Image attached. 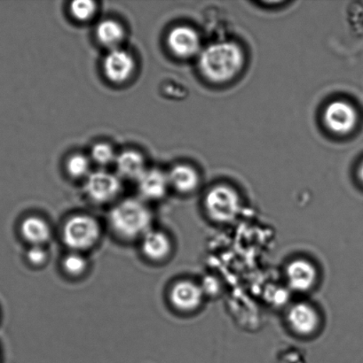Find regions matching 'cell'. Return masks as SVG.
I'll list each match as a JSON object with an SVG mask.
<instances>
[{"instance_id":"1","label":"cell","mask_w":363,"mask_h":363,"mask_svg":"<svg viewBox=\"0 0 363 363\" xmlns=\"http://www.w3.org/2000/svg\"><path fill=\"white\" fill-rule=\"evenodd\" d=\"M244 53L233 42L217 43L207 46L199 55V69L206 79L224 84L233 79L244 65Z\"/></svg>"},{"instance_id":"2","label":"cell","mask_w":363,"mask_h":363,"mask_svg":"<svg viewBox=\"0 0 363 363\" xmlns=\"http://www.w3.org/2000/svg\"><path fill=\"white\" fill-rule=\"evenodd\" d=\"M109 223L120 237L133 240L151 230L152 215L140 199H127L114 206L109 213Z\"/></svg>"},{"instance_id":"3","label":"cell","mask_w":363,"mask_h":363,"mask_svg":"<svg viewBox=\"0 0 363 363\" xmlns=\"http://www.w3.org/2000/svg\"><path fill=\"white\" fill-rule=\"evenodd\" d=\"M205 208L210 218L215 222H233L241 212L240 196L233 188L227 185H217L206 194Z\"/></svg>"},{"instance_id":"4","label":"cell","mask_w":363,"mask_h":363,"mask_svg":"<svg viewBox=\"0 0 363 363\" xmlns=\"http://www.w3.org/2000/svg\"><path fill=\"white\" fill-rule=\"evenodd\" d=\"M101 227L94 217L77 215L71 217L64 225V243L75 251L87 250L97 243Z\"/></svg>"},{"instance_id":"5","label":"cell","mask_w":363,"mask_h":363,"mask_svg":"<svg viewBox=\"0 0 363 363\" xmlns=\"http://www.w3.org/2000/svg\"><path fill=\"white\" fill-rule=\"evenodd\" d=\"M323 119L332 133L346 135L357 126L358 115L357 110L350 103L336 101L327 106Z\"/></svg>"},{"instance_id":"6","label":"cell","mask_w":363,"mask_h":363,"mask_svg":"<svg viewBox=\"0 0 363 363\" xmlns=\"http://www.w3.org/2000/svg\"><path fill=\"white\" fill-rule=\"evenodd\" d=\"M287 322L298 335L307 337L315 334L321 325L318 309L308 302H298L287 313Z\"/></svg>"},{"instance_id":"7","label":"cell","mask_w":363,"mask_h":363,"mask_svg":"<svg viewBox=\"0 0 363 363\" xmlns=\"http://www.w3.org/2000/svg\"><path fill=\"white\" fill-rule=\"evenodd\" d=\"M107 79L113 84H124L133 76L135 62L130 52L121 48L109 50L102 63Z\"/></svg>"},{"instance_id":"8","label":"cell","mask_w":363,"mask_h":363,"mask_svg":"<svg viewBox=\"0 0 363 363\" xmlns=\"http://www.w3.org/2000/svg\"><path fill=\"white\" fill-rule=\"evenodd\" d=\"M121 191L119 177L106 172L89 174L85 184V191L95 202L105 203L112 201Z\"/></svg>"},{"instance_id":"9","label":"cell","mask_w":363,"mask_h":363,"mask_svg":"<svg viewBox=\"0 0 363 363\" xmlns=\"http://www.w3.org/2000/svg\"><path fill=\"white\" fill-rule=\"evenodd\" d=\"M286 277L288 286L297 293H308L318 281V270L311 262L297 259L286 267Z\"/></svg>"},{"instance_id":"10","label":"cell","mask_w":363,"mask_h":363,"mask_svg":"<svg viewBox=\"0 0 363 363\" xmlns=\"http://www.w3.org/2000/svg\"><path fill=\"white\" fill-rule=\"evenodd\" d=\"M167 45L179 58H191L201 52V41L197 32L188 26H178L169 32Z\"/></svg>"},{"instance_id":"11","label":"cell","mask_w":363,"mask_h":363,"mask_svg":"<svg viewBox=\"0 0 363 363\" xmlns=\"http://www.w3.org/2000/svg\"><path fill=\"white\" fill-rule=\"evenodd\" d=\"M200 284L190 280L180 281L170 290V301L174 308L183 312H193L200 308L204 301Z\"/></svg>"},{"instance_id":"12","label":"cell","mask_w":363,"mask_h":363,"mask_svg":"<svg viewBox=\"0 0 363 363\" xmlns=\"http://www.w3.org/2000/svg\"><path fill=\"white\" fill-rule=\"evenodd\" d=\"M137 183L141 197L151 201L162 199L170 185L168 176L158 169H146Z\"/></svg>"},{"instance_id":"13","label":"cell","mask_w":363,"mask_h":363,"mask_svg":"<svg viewBox=\"0 0 363 363\" xmlns=\"http://www.w3.org/2000/svg\"><path fill=\"white\" fill-rule=\"evenodd\" d=\"M141 248L149 259L161 261L170 255L172 243L166 233L151 230L142 236Z\"/></svg>"},{"instance_id":"14","label":"cell","mask_w":363,"mask_h":363,"mask_svg":"<svg viewBox=\"0 0 363 363\" xmlns=\"http://www.w3.org/2000/svg\"><path fill=\"white\" fill-rule=\"evenodd\" d=\"M116 167L124 179L138 180L146 170L143 156L134 150H126L117 155Z\"/></svg>"},{"instance_id":"15","label":"cell","mask_w":363,"mask_h":363,"mask_svg":"<svg viewBox=\"0 0 363 363\" xmlns=\"http://www.w3.org/2000/svg\"><path fill=\"white\" fill-rule=\"evenodd\" d=\"M170 186L181 194H190L199 185V176L192 167L179 164L173 167L168 175Z\"/></svg>"},{"instance_id":"16","label":"cell","mask_w":363,"mask_h":363,"mask_svg":"<svg viewBox=\"0 0 363 363\" xmlns=\"http://www.w3.org/2000/svg\"><path fill=\"white\" fill-rule=\"evenodd\" d=\"M21 233L25 240L33 245H41L51 237V230L45 220L30 216L21 224Z\"/></svg>"},{"instance_id":"17","label":"cell","mask_w":363,"mask_h":363,"mask_svg":"<svg viewBox=\"0 0 363 363\" xmlns=\"http://www.w3.org/2000/svg\"><path fill=\"white\" fill-rule=\"evenodd\" d=\"M95 33L99 44L110 50L119 48V45L124 38L122 25L112 19L102 21L96 27Z\"/></svg>"},{"instance_id":"18","label":"cell","mask_w":363,"mask_h":363,"mask_svg":"<svg viewBox=\"0 0 363 363\" xmlns=\"http://www.w3.org/2000/svg\"><path fill=\"white\" fill-rule=\"evenodd\" d=\"M66 169L70 176L74 179H80L85 176H89L90 170V162L85 155L77 154L70 156L66 163Z\"/></svg>"},{"instance_id":"19","label":"cell","mask_w":363,"mask_h":363,"mask_svg":"<svg viewBox=\"0 0 363 363\" xmlns=\"http://www.w3.org/2000/svg\"><path fill=\"white\" fill-rule=\"evenodd\" d=\"M97 9L96 4L90 0H77L71 3L70 12L75 19L80 21L90 20Z\"/></svg>"},{"instance_id":"20","label":"cell","mask_w":363,"mask_h":363,"mask_svg":"<svg viewBox=\"0 0 363 363\" xmlns=\"http://www.w3.org/2000/svg\"><path fill=\"white\" fill-rule=\"evenodd\" d=\"M92 161L99 165L107 166L116 161L117 155L113 148L106 143L94 145L91 151Z\"/></svg>"},{"instance_id":"21","label":"cell","mask_w":363,"mask_h":363,"mask_svg":"<svg viewBox=\"0 0 363 363\" xmlns=\"http://www.w3.org/2000/svg\"><path fill=\"white\" fill-rule=\"evenodd\" d=\"M87 259L77 252L67 255L63 259V268L71 276H80L87 269Z\"/></svg>"},{"instance_id":"22","label":"cell","mask_w":363,"mask_h":363,"mask_svg":"<svg viewBox=\"0 0 363 363\" xmlns=\"http://www.w3.org/2000/svg\"><path fill=\"white\" fill-rule=\"evenodd\" d=\"M27 259L32 265H42L48 259V254L41 245H33L27 252Z\"/></svg>"},{"instance_id":"23","label":"cell","mask_w":363,"mask_h":363,"mask_svg":"<svg viewBox=\"0 0 363 363\" xmlns=\"http://www.w3.org/2000/svg\"><path fill=\"white\" fill-rule=\"evenodd\" d=\"M205 295H211L215 296L220 291V284L218 281L212 277H205L202 283L200 284Z\"/></svg>"},{"instance_id":"24","label":"cell","mask_w":363,"mask_h":363,"mask_svg":"<svg viewBox=\"0 0 363 363\" xmlns=\"http://www.w3.org/2000/svg\"><path fill=\"white\" fill-rule=\"evenodd\" d=\"M359 177H360V180L362 181V183L363 184V162L360 167V169H359Z\"/></svg>"}]
</instances>
